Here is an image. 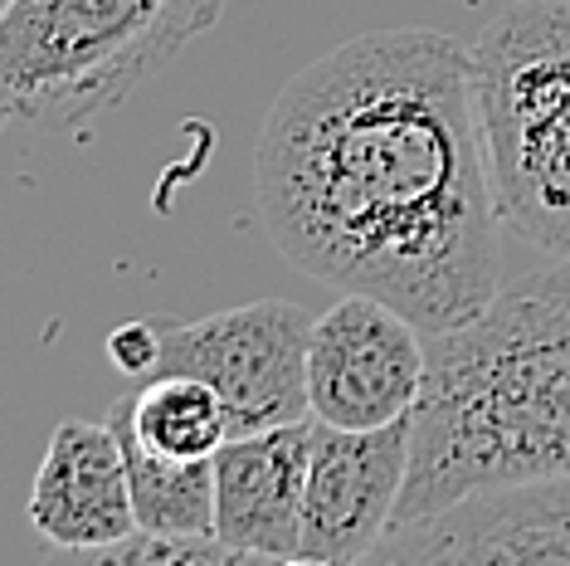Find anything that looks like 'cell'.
Instances as JSON below:
<instances>
[{
	"label": "cell",
	"mask_w": 570,
	"mask_h": 566,
	"mask_svg": "<svg viewBox=\"0 0 570 566\" xmlns=\"http://www.w3.org/2000/svg\"><path fill=\"white\" fill-rule=\"evenodd\" d=\"M254 205L293 269L424 332L502 289L498 201L469 49L430 25L366 30L297 69L254 147Z\"/></svg>",
	"instance_id": "1"
},
{
	"label": "cell",
	"mask_w": 570,
	"mask_h": 566,
	"mask_svg": "<svg viewBox=\"0 0 570 566\" xmlns=\"http://www.w3.org/2000/svg\"><path fill=\"white\" fill-rule=\"evenodd\" d=\"M424 342L430 371L391 527L473 488L570 474V260L498 289L478 318Z\"/></svg>",
	"instance_id": "2"
},
{
	"label": "cell",
	"mask_w": 570,
	"mask_h": 566,
	"mask_svg": "<svg viewBox=\"0 0 570 566\" xmlns=\"http://www.w3.org/2000/svg\"><path fill=\"white\" fill-rule=\"evenodd\" d=\"M235 0H10L0 10V127L79 133L122 108Z\"/></svg>",
	"instance_id": "3"
},
{
	"label": "cell",
	"mask_w": 570,
	"mask_h": 566,
	"mask_svg": "<svg viewBox=\"0 0 570 566\" xmlns=\"http://www.w3.org/2000/svg\"><path fill=\"white\" fill-rule=\"evenodd\" d=\"M502 230L570 260V0H512L469 45Z\"/></svg>",
	"instance_id": "4"
},
{
	"label": "cell",
	"mask_w": 570,
	"mask_h": 566,
	"mask_svg": "<svg viewBox=\"0 0 570 566\" xmlns=\"http://www.w3.org/2000/svg\"><path fill=\"white\" fill-rule=\"evenodd\" d=\"M157 323H161L157 371H186V377L215 386L235 435L313 420L307 342H313L317 318H307V308L283 299H258L244 308L196 318V323H171V318H157Z\"/></svg>",
	"instance_id": "5"
},
{
	"label": "cell",
	"mask_w": 570,
	"mask_h": 566,
	"mask_svg": "<svg viewBox=\"0 0 570 566\" xmlns=\"http://www.w3.org/2000/svg\"><path fill=\"white\" fill-rule=\"evenodd\" d=\"M430 371L424 328L400 308L342 293L313 323L307 342V401L313 420L342 430H375L414 416Z\"/></svg>",
	"instance_id": "6"
},
{
	"label": "cell",
	"mask_w": 570,
	"mask_h": 566,
	"mask_svg": "<svg viewBox=\"0 0 570 566\" xmlns=\"http://www.w3.org/2000/svg\"><path fill=\"white\" fill-rule=\"evenodd\" d=\"M381 566H547L570 562V474L492 484L430 518L391 527L371 552Z\"/></svg>",
	"instance_id": "7"
},
{
	"label": "cell",
	"mask_w": 570,
	"mask_h": 566,
	"mask_svg": "<svg viewBox=\"0 0 570 566\" xmlns=\"http://www.w3.org/2000/svg\"><path fill=\"white\" fill-rule=\"evenodd\" d=\"M405 479H410V416L375 424V430H342V424L313 420L297 562L313 566L371 562V552L381 547V537L395 523Z\"/></svg>",
	"instance_id": "8"
},
{
	"label": "cell",
	"mask_w": 570,
	"mask_h": 566,
	"mask_svg": "<svg viewBox=\"0 0 570 566\" xmlns=\"http://www.w3.org/2000/svg\"><path fill=\"white\" fill-rule=\"evenodd\" d=\"M24 513L49 547L83 562L137 533L118 430L108 420H59L45 445Z\"/></svg>",
	"instance_id": "9"
},
{
	"label": "cell",
	"mask_w": 570,
	"mask_h": 566,
	"mask_svg": "<svg viewBox=\"0 0 570 566\" xmlns=\"http://www.w3.org/2000/svg\"><path fill=\"white\" fill-rule=\"evenodd\" d=\"M313 455V420L235 435L215 455V527L219 543L249 562H297L303 488Z\"/></svg>",
	"instance_id": "10"
},
{
	"label": "cell",
	"mask_w": 570,
	"mask_h": 566,
	"mask_svg": "<svg viewBox=\"0 0 570 566\" xmlns=\"http://www.w3.org/2000/svg\"><path fill=\"white\" fill-rule=\"evenodd\" d=\"M108 424L118 430L132 513L147 533H210L215 527V459H176L151 449L132 424V396L112 401Z\"/></svg>",
	"instance_id": "11"
},
{
	"label": "cell",
	"mask_w": 570,
	"mask_h": 566,
	"mask_svg": "<svg viewBox=\"0 0 570 566\" xmlns=\"http://www.w3.org/2000/svg\"><path fill=\"white\" fill-rule=\"evenodd\" d=\"M132 424L151 449L176 459H215L235 440L219 391L186 371H151L132 396Z\"/></svg>",
	"instance_id": "12"
},
{
	"label": "cell",
	"mask_w": 570,
	"mask_h": 566,
	"mask_svg": "<svg viewBox=\"0 0 570 566\" xmlns=\"http://www.w3.org/2000/svg\"><path fill=\"white\" fill-rule=\"evenodd\" d=\"M98 566H249L244 552L219 543L215 533H127L122 543L94 552Z\"/></svg>",
	"instance_id": "13"
},
{
	"label": "cell",
	"mask_w": 570,
	"mask_h": 566,
	"mask_svg": "<svg viewBox=\"0 0 570 566\" xmlns=\"http://www.w3.org/2000/svg\"><path fill=\"white\" fill-rule=\"evenodd\" d=\"M108 362L127 371V377H151L161 362V323L141 318V323H122L118 332H108Z\"/></svg>",
	"instance_id": "14"
},
{
	"label": "cell",
	"mask_w": 570,
	"mask_h": 566,
	"mask_svg": "<svg viewBox=\"0 0 570 566\" xmlns=\"http://www.w3.org/2000/svg\"><path fill=\"white\" fill-rule=\"evenodd\" d=\"M6 6H10V0H0V10H6Z\"/></svg>",
	"instance_id": "15"
}]
</instances>
